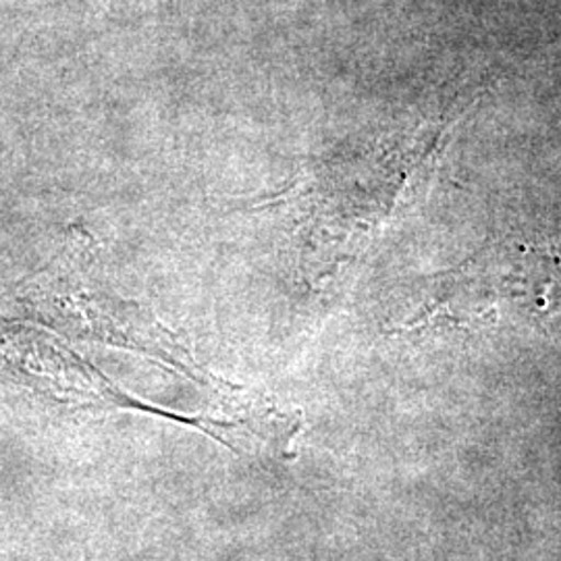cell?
<instances>
[{"label":"cell","instance_id":"cell-1","mask_svg":"<svg viewBox=\"0 0 561 561\" xmlns=\"http://www.w3.org/2000/svg\"><path fill=\"white\" fill-rule=\"evenodd\" d=\"M466 108L456 102L442 117L414 129L314 162L289 183L277 202L294 215L308 268L322 275L356 259L401 208L421 196Z\"/></svg>","mask_w":561,"mask_h":561},{"label":"cell","instance_id":"cell-2","mask_svg":"<svg viewBox=\"0 0 561 561\" xmlns=\"http://www.w3.org/2000/svg\"><path fill=\"white\" fill-rule=\"evenodd\" d=\"M500 301L561 310V243L489 245L439 280L431 314H482Z\"/></svg>","mask_w":561,"mask_h":561}]
</instances>
